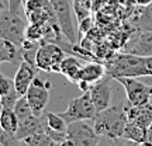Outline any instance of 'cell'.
<instances>
[{
    "mask_svg": "<svg viewBox=\"0 0 152 146\" xmlns=\"http://www.w3.org/2000/svg\"><path fill=\"white\" fill-rule=\"evenodd\" d=\"M147 145H152V129H148V142Z\"/></svg>",
    "mask_w": 152,
    "mask_h": 146,
    "instance_id": "cell-34",
    "label": "cell"
},
{
    "mask_svg": "<svg viewBox=\"0 0 152 146\" xmlns=\"http://www.w3.org/2000/svg\"><path fill=\"white\" fill-rule=\"evenodd\" d=\"M96 114H97V111H96V107H94L92 98H90V93L83 92L82 96L72 98L66 111L61 113V115L69 124V122L79 121V119H90V121H93Z\"/></svg>",
    "mask_w": 152,
    "mask_h": 146,
    "instance_id": "cell-6",
    "label": "cell"
},
{
    "mask_svg": "<svg viewBox=\"0 0 152 146\" xmlns=\"http://www.w3.org/2000/svg\"><path fill=\"white\" fill-rule=\"evenodd\" d=\"M24 38L31 39V41H44V24H35V23H28L26 27V34Z\"/></svg>",
    "mask_w": 152,
    "mask_h": 146,
    "instance_id": "cell-22",
    "label": "cell"
},
{
    "mask_svg": "<svg viewBox=\"0 0 152 146\" xmlns=\"http://www.w3.org/2000/svg\"><path fill=\"white\" fill-rule=\"evenodd\" d=\"M117 80L124 87L127 100L130 105H144L151 103L152 100V86L138 80V77H117Z\"/></svg>",
    "mask_w": 152,
    "mask_h": 146,
    "instance_id": "cell-7",
    "label": "cell"
},
{
    "mask_svg": "<svg viewBox=\"0 0 152 146\" xmlns=\"http://www.w3.org/2000/svg\"><path fill=\"white\" fill-rule=\"evenodd\" d=\"M79 23V27H77V34H79V38L83 35V34H87L89 31H90V28H92V17L89 16L86 17V18H83V20H80Z\"/></svg>",
    "mask_w": 152,
    "mask_h": 146,
    "instance_id": "cell-28",
    "label": "cell"
},
{
    "mask_svg": "<svg viewBox=\"0 0 152 146\" xmlns=\"http://www.w3.org/2000/svg\"><path fill=\"white\" fill-rule=\"evenodd\" d=\"M65 49L55 42H41L35 55V66L38 70L47 73H59L61 63L65 59Z\"/></svg>",
    "mask_w": 152,
    "mask_h": 146,
    "instance_id": "cell-3",
    "label": "cell"
},
{
    "mask_svg": "<svg viewBox=\"0 0 152 146\" xmlns=\"http://www.w3.org/2000/svg\"><path fill=\"white\" fill-rule=\"evenodd\" d=\"M145 66H147L148 76H152V56H145Z\"/></svg>",
    "mask_w": 152,
    "mask_h": 146,
    "instance_id": "cell-30",
    "label": "cell"
},
{
    "mask_svg": "<svg viewBox=\"0 0 152 146\" xmlns=\"http://www.w3.org/2000/svg\"><path fill=\"white\" fill-rule=\"evenodd\" d=\"M123 52L140 56H152V30H145L137 34L124 46Z\"/></svg>",
    "mask_w": 152,
    "mask_h": 146,
    "instance_id": "cell-12",
    "label": "cell"
},
{
    "mask_svg": "<svg viewBox=\"0 0 152 146\" xmlns=\"http://www.w3.org/2000/svg\"><path fill=\"white\" fill-rule=\"evenodd\" d=\"M18 58L21 59L20 48L9 39L0 38V63H3V62L16 63L18 62Z\"/></svg>",
    "mask_w": 152,
    "mask_h": 146,
    "instance_id": "cell-17",
    "label": "cell"
},
{
    "mask_svg": "<svg viewBox=\"0 0 152 146\" xmlns=\"http://www.w3.org/2000/svg\"><path fill=\"white\" fill-rule=\"evenodd\" d=\"M113 77L109 75H106L102 80L93 83L90 87V98H92L93 104L96 107V111L100 113L103 110L109 108L110 101H111V87H110V80Z\"/></svg>",
    "mask_w": 152,
    "mask_h": 146,
    "instance_id": "cell-10",
    "label": "cell"
},
{
    "mask_svg": "<svg viewBox=\"0 0 152 146\" xmlns=\"http://www.w3.org/2000/svg\"><path fill=\"white\" fill-rule=\"evenodd\" d=\"M90 119H79L68 124L65 145L72 146H96L100 143V136L96 134Z\"/></svg>",
    "mask_w": 152,
    "mask_h": 146,
    "instance_id": "cell-4",
    "label": "cell"
},
{
    "mask_svg": "<svg viewBox=\"0 0 152 146\" xmlns=\"http://www.w3.org/2000/svg\"><path fill=\"white\" fill-rule=\"evenodd\" d=\"M21 142H24L26 145H30V146H55V142L47 135L44 126L39 131H37L35 134L24 138Z\"/></svg>",
    "mask_w": 152,
    "mask_h": 146,
    "instance_id": "cell-19",
    "label": "cell"
},
{
    "mask_svg": "<svg viewBox=\"0 0 152 146\" xmlns=\"http://www.w3.org/2000/svg\"><path fill=\"white\" fill-rule=\"evenodd\" d=\"M51 81L44 80L35 76V79L33 80V83L30 84V89L26 93V97L28 100V104L33 110V113L37 117L44 115L45 107L48 104L49 100V90H51Z\"/></svg>",
    "mask_w": 152,
    "mask_h": 146,
    "instance_id": "cell-9",
    "label": "cell"
},
{
    "mask_svg": "<svg viewBox=\"0 0 152 146\" xmlns=\"http://www.w3.org/2000/svg\"><path fill=\"white\" fill-rule=\"evenodd\" d=\"M37 66L31 65L27 60H20V65L18 69L16 72L14 76V87H16V92L18 93V96H26L27 90L30 89V84L33 83V80L35 79L37 75Z\"/></svg>",
    "mask_w": 152,
    "mask_h": 146,
    "instance_id": "cell-11",
    "label": "cell"
},
{
    "mask_svg": "<svg viewBox=\"0 0 152 146\" xmlns=\"http://www.w3.org/2000/svg\"><path fill=\"white\" fill-rule=\"evenodd\" d=\"M44 126V115L37 117V115H31L28 118H24L18 121V128L16 132V138L18 141H23L24 138L35 134Z\"/></svg>",
    "mask_w": 152,
    "mask_h": 146,
    "instance_id": "cell-13",
    "label": "cell"
},
{
    "mask_svg": "<svg viewBox=\"0 0 152 146\" xmlns=\"http://www.w3.org/2000/svg\"><path fill=\"white\" fill-rule=\"evenodd\" d=\"M106 75H107V69L104 65L97 63V62H87L82 66L80 73H79V80H85L93 84L96 81L102 80Z\"/></svg>",
    "mask_w": 152,
    "mask_h": 146,
    "instance_id": "cell-14",
    "label": "cell"
},
{
    "mask_svg": "<svg viewBox=\"0 0 152 146\" xmlns=\"http://www.w3.org/2000/svg\"><path fill=\"white\" fill-rule=\"evenodd\" d=\"M18 98H20V96H18V93L16 92V87H14L9 94H6V96H3V97H0V104H1V107L14 108V105H16Z\"/></svg>",
    "mask_w": 152,
    "mask_h": 146,
    "instance_id": "cell-24",
    "label": "cell"
},
{
    "mask_svg": "<svg viewBox=\"0 0 152 146\" xmlns=\"http://www.w3.org/2000/svg\"><path fill=\"white\" fill-rule=\"evenodd\" d=\"M44 121H45V124L48 125L49 128H52L55 131L66 132V129H68V122L64 119V117L61 114H55V113L44 114Z\"/></svg>",
    "mask_w": 152,
    "mask_h": 146,
    "instance_id": "cell-20",
    "label": "cell"
},
{
    "mask_svg": "<svg viewBox=\"0 0 152 146\" xmlns=\"http://www.w3.org/2000/svg\"><path fill=\"white\" fill-rule=\"evenodd\" d=\"M73 10H75V16H76V18H77V21H80V20H83V18H86V17L90 16L92 9L73 1Z\"/></svg>",
    "mask_w": 152,
    "mask_h": 146,
    "instance_id": "cell-27",
    "label": "cell"
},
{
    "mask_svg": "<svg viewBox=\"0 0 152 146\" xmlns=\"http://www.w3.org/2000/svg\"><path fill=\"white\" fill-rule=\"evenodd\" d=\"M23 0H9V10L13 13H18L20 9H23Z\"/></svg>",
    "mask_w": 152,
    "mask_h": 146,
    "instance_id": "cell-29",
    "label": "cell"
},
{
    "mask_svg": "<svg viewBox=\"0 0 152 146\" xmlns=\"http://www.w3.org/2000/svg\"><path fill=\"white\" fill-rule=\"evenodd\" d=\"M14 113H16L18 121H21V119H24V118H28V117H31V115H35V114L33 113L31 107H30L28 100L26 96H21V97L17 100L16 105H14Z\"/></svg>",
    "mask_w": 152,
    "mask_h": 146,
    "instance_id": "cell-21",
    "label": "cell"
},
{
    "mask_svg": "<svg viewBox=\"0 0 152 146\" xmlns=\"http://www.w3.org/2000/svg\"><path fill=\"white\" fill-rule=\"evenodd\" d=\"M14 89V80L9 79L0 73V97H3L6 94H9Z\"/></svg>",
    "mask_w": 152,
    "mask_h": 146,
    "instance_id": "cell-26",
    "label": "cell"
},
{
    "mask_svg": "<svg viewBox=\"0 0 152 146\" xmlns=\"http://www.w3.org/2000/svg\"><path fill=\"white\" fill-rule=\"evenodd\" d=\"M152 3V0H135V4L140 6V7H145V6H149Z\"/></svg>",
    "mask_w": 152,
    "mask_h": 146,
    "instance_id": "cell-32",
    "label": "cell"
},
{
    "mask_svg": "<svg viewBox=\"0 0 152 146\" xmlns=\"http://www.w3.org/2000/svg\"><path fill=\"white\" fill-rule=\"evenodd\" d=\"M80 60L77 59L76 56H65V59L62 60L61 63V75H64L69 81L72 83H77L79 80V73L82 69Z\"/></svg>",
    "mask_w": 152,
    "mask_h": 146,
    "instance_id": "cell-16",
    "label": "cell"
},
{
    "mask_svg": "<svg viewBox=\"0 0 152 146\" xmlns=\"http://www.w3.org/2000/svg\"><path fill=\"white\" fill-rule=\"evenodd\" d=\"M73 1L79 3V4L86 6V7H90V9L93 10V0H73Z\"/></svg>",
    "mask_w": 152,
    "mask_h": 146,
    "instance_id": "cell-31",
    "label": "cell"
},
{
    "mask_svg": "<svg viewBox=\"0 0 152 146\" xmlns=\"http://www.w3.org/2000/svg\"><path fill=\"white\" fill-rule=\"evenodd\" d=\"M51 6L54 9L55 17L59 23L61 30L65 35V38L68 39V42L76 44L77 42V30L75 27L73 23V17H72V6L69 3V0H49Z\"/></svg>",
    "mask_w": 152,
    "mask_h": 146,
    "instance_id": "cell-8",
    "label": "cell"
},
{
    "mask_svg": "<svg viewBox=\"0 0 152 146\" xmlns=\"http://www.w3.org/2000/svg\"><path fill=\"white\" fill-rule=\"evenodd\" d=\"M27 24L28 23L24 21V18L18 16V13H13L6 9L0 13V38L9 39L20 46L24 41Z\"/></svg>",
    "mask_w": 152,
    "mask_h": 146,
    "instance_id": "cell-5",
    "label": "cell"
},
{
    "mask_svg": "<svg viewBox=\"0 0 152 146\" xmlns=\"http://www.w3.org/2000/svg\"><path fill=\"white\" fill-rule=\"evenodd\" d=\"M4 1H6V3H7V4H9V0H4Z\"/></svg>",
    "mask_w": 152,
    "mask_h": 146,
    "instance_id": "cell-35",
    "label": "cell"
},
{
    "mask_svg": "<svg viewBox=\"0 0 152 146\" xmlns=\"http://www.w3.org/2000/svg\"><path fill=\"white\" fill-rule=\"evenodd\" d=\"M151 101H152V100H151Z\"/></svg>",
    "mask_w": 152,
    "mask_h": 146,
    "instance_id": "cell-36",
    "label": "cell"
},
{
    "mask_svg": "<svg viewBox=\"0 0 152 146\" xmlns=\"http://www.w3.org/2000/svg\"><path fill=\"white\" fill-rule=\"evenodd\" d=\"M107 75L113 79L117 77H144L148 76L145 66V56L123 52L113 56L107 66Z\"/></svg>",
    "mask_w": 152,
    "mask_h": 146,
    "instance_id": "cell-2",
    "label": "cell"
},
{
    "mask_svg": "<svg viewBox=\"0 0 152 146\" xmlns=\"http://www.w3.org/2000/svg\"><path fill=\"white\" fill-rule=\"evenodd\" d=\"M18 139L16 138V135H13L10 132L4 131L1 126H0V145L3 146H13L18 143Z\"/></svg>",
    "mask_w": 152,
    "mask_h": 146,
    "instance_id": "cell-25",
    "label": "cell"
},
{
    "mask_svg": "<svg viewBox=\"0 0 152 146\" xmlns=\"http://www.w3.org/2000/svg\"><path fill=\"white\" fill-rule=\"evenodd\" d=\"M127 122L128 118L123 105H110L109 108L97 113L93 118V126L96 134L113 141L123 138V132Z\"/></svg>",
    "mask_w": 152,
    "mask_h": 146,
    "instance_id": "cell-1",
    "label": "cell"
},
{
    "mask_svg": "<svg viewBox=\"0 0 152 146\" xmlns=\"http://www.w3.org/2000/svg\"><path fill=\"white\" fill-rule=\"evenodd\" d=\"M6 9H9V4L6 3L4 0H0V13L3 10H6Z\"/></svg>",
    "mask_w": 152,
    "mask_h": 146,
    "instance_id": "cell-33",
    "label": "cell"
},
{
    "mask_svg": "<svg viewBox=\"0 0 152 146\" xmlns=\"http://www.w3.org/2000/svg\"><path fill=\"white\" fill-rule=\"evenodd\" d=\"M123 138L137 145H147L148 142V128L137 124L135 121H128L123 132Z\"/></svg>",
    "mask_w": 152,
    "mask_h": 146,
    "instance_id": "cell-15",
    "label": "cell"
},
{
    "mask_svg": "<svg viewBox=\"0 0 152 146\" xmlns=\"http://www.w3.org/2000/svg\"><path fill=\"white\" fill-rule=\"evenodd\" d=\"M0 126L7 132L16 135L18 128V118L14 113V108H9V107L0 108Z\"/></svg>",
    "mask_w": 152,
    "mask_h": 146,
    "instance_id": "cell-18",
    "label": "cell"
},
{
    "mask_svg": "<svg viewBox=\"0 0 152 146\" xmlns=\"http://www.w3.org/2000/svg\"><path fill=\"white\" fill-rule=\"evenodd\" d=\"M138 25L142 31L152 30V3L149 6H145V10L142 11L141 17L138 20Z\"/></svg>",
    "mask_w": 152,
    "mask_h": 146,
    "instance_id": "cell-23",
    "label": "cell"
}]
</instances>
